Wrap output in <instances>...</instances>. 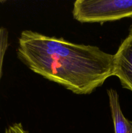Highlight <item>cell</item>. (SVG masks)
I'll return each mask as SVG.
<instances>
[{
  "label": "cell",
  "mask_w": 132,
  "mask_h": 133,
  "mask_svg": "<svg viewBox=\"0 0 132 133\" xmlns=\"http://www.w3.org/2000/svg\"><path fill=\"white\" fill-rule=\"evenodd\" d=\"M129 32H131V33H132V25H131L130 29H129Z\"/></svg>",
  "instance_id": "obj_7"
},
{
  "label": "cell",
  "mask_w": 132,
  "mask_h": 133,
  "mask_svg": "<svg viewBox=\"0 0 132 133\" xmlns=\"http://www.w3.org/2000/svg\"><path fill=\"white\" fill-rule=\"evenodd\" d=\"M5 133H28L23 129L21 123H16L6 128Z\"/></svg>",
  "instance_id": "obj_6"
},
{
  "label": "cell",
  "mask_w": 132,
  "mask_h": 133,
  "mask_svg": "<svg viewBox=\"0 0 132 133\" xmlns=\"http://www.w3.org/2000/svg\"><path fill=\"white\" fill-rule=\"evenodd\" d=\"M73 18L81 23L113 22L132 17V0H77Z\"/></svg>",
  "instance_id": "obj_2"
},
{
  "label": "cell",
  "mask_w": 132,
  "mask_h": 133,
  "mask_svg": "<svg viewBox=\"0 0 132 133\" xmlns=\"http://www.w3.org/2000/svg\"><path fill=\"white\" fill-rule=\"evenodd\" d=\"M9 47V32L4 27L0 28V79L2 72L4 57Z\"/></svg>",
  "instance_id": "obj_5"
},
{
  "label": "cell",
  "mask_w": 132,
  "mask_h": 133,
  "mask_svg": "<svg viewBox=\"0 0 132 133\" xmlns=\"http://www.w3.org/2000/svg\"><path fill=\"white\" fill-rule=\"evenodd\" d=\"M17 54L35 74L76 94H90L113 75V55L29 30L21 33Z\"/></svg>",
  "instance_id": "obj_1"
},
{
  "label": "cell",
  "mask_w": 132,
  "mask_h": 133,
  "mask_svg": "<svg viewBox=\"0 0 132 133\" xmlns=\"http://www.w3.org/2000/svg\"><path fill=\"white\" fill-rule=\"evenodd\" d=\"M107 92L115 133H132V121L124 116L120 107L117 92L110 88Z\"/></svg>",
  "instance_id": "obj_4"
},
{
  "label": "cell",
  "mask_w": 132,
  "mask_h": 133,
  "mask_svg": "<svg viewBox=\"0 0 132 133\" xmlns=\"http://www.w3.org/2000/svg\"><path fill=\"white\" fill-rule=\"evenodd\" d=\"M113 76L119 78L123 88L132 92L131 32H129L113 55Z\"/></svg>",
  "instance_id": "obj_3"
}]
</instances>
